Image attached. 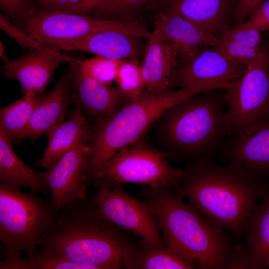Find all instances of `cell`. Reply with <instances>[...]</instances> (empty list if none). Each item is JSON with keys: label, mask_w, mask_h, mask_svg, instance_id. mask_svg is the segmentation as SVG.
Returning <instances> with one entry per match:
<instances>
[{"label": "cell", "mask_w": 269, "mask_h": 269, "mask_svg": "<svg viewBox=\"0 0 269 269\" xmlns=\"http://www.w3.org/2000/svg\"><path fill=\"white\" fill-rule=\"evenodd\" d=\"M37 254L91 265L99 269H130L138 249L119 226L85 197L58 210L43 233Z\"/></svg>", "instance_id": "obj_1"}, {"label": "cell", "mask_w": 269, "mask_h": 269, "mask_svg": "<svg viewBox=\"0 0 269 269\" xmlns=\"http://www.w3.org/2000/svg\"><path fill=\"white\" fill-rule=\"evenodd\" d=\"M172 187L207 220L237 238L245 236L257 201L265 193L257 178L211 158L189 163Z\"/></svg>", "instance_id": "obj_2"}, {"label": "cell", "mask_w": 269, "mask_h": 269, "mask_svg": "<svg viewBox=\"0 0 269 269\" xmlns=\"http://www.w3.org/2000/svg\"><path fill=\"white\" fill-rule=\"evenodd\" d=\"M140 195L151 205L166 249L202 269H230L241 247L225 229L186 203L172 186L143 187Z\"/></svg>", "instance_id": "obj_3"}, {"label": "cell", "mask_w": 269, "mask_h": 269, "mask_svg": "<svg viewBox=\"0 0 269 269\" xmlns=\"http://www.w3.org/2000/svg\"><path fill=\"white\" fill-rule=\"evenodd\" d=\"M220 89L188 97L162 115L163 142L173 159L211 158L222 149L229 134L224 91Z\"/></svg>", "instance_id": "obj_4"}, {"label": "cell", "mask_w": 269, "mask_h": 269, "mask_svg": "<svg viewBox=\"0 0 269 269\" xmlns=\"http://www.w3.org/2000/svg\"><path fill=\"white\" fill-rule=\"evenodd\" d=\"M199 89H144L109 117L99 121L91 136L89 175L93 180L119 151L141 140L152 124L180 101L201 93Z\"/></svg>", "instance_id": "obj_5"}, {"label": "cell", "mask_w": 269, "mask_h": 269, "mask_svg": "<svg viewBox=\"0 0 269 269\" xmlns=\"http://www.w3.org/2000/svg\"><path fill=\"white\" fill-rule=\"evenodd\" d=\"M58 210L52 200L30 190L27 193L0 186V240L3 245V265H12L36 253L44 232L55 221Z\"/></svg>", "instance_id": "obj_6"}, {"label": "cell", "mask_w": 269, "mask_h": 269, "mask_svg": "<svg viewBox=\"0 0 269 269\" xmlns=\"http://www.w3.org/2000/svg\"><path fill=\"white\" fill-rule=\"evenodd\" d=\"M269 46L262 43L245 73L224 89L229 135L247 131L269 116Z\"/></svg>", "instance_id": "obj_7"}, {"label": "cell", "mask_w": 269, "mask_h": 269, "mask_svg": "<svg viewBox=\"0 0 269 269\" xmlns=\"http://www.w3.org/2000/svg\"><path fill=\"white\" fill-rule=\"evenodd\" d=\"M14 25L42 45L106 30H116L148 38L145 26L136 21H113L77 14L49 13L30 7L13 21Z\"/></svg>", "instance_id": "obj_8"}, {"label": "cell", "mask_w": 269, "mask_h": 269, "mask_svg": "<svg viewBox=\"0 0 269 269\" xmlns=\"http://www.w3.org/2000/svg\"><path fill=\"white\" fill-rule=\"evenodd\" d=\"M182 172L183 169L169 163L167 153L140 140L116 153L94 182L96 186L101 183L122 186L128 183L154 188L173 186Z\"/></svg>", "instance_id": "obj_9"}, {"label": "cell", "mask_w": 269, "mask_h": 269, "mask_svg": "<svg viewBox=\"0 0 269 269\" xmlns=\"http://www.w3.org/2000/svg\"><path fill=\"white\" fill-rule=\"evenodd\" d=\"M97 187L93 200L107 220L131 230L143 244L165 248L154 212L146 200L130 196L121 185L101 183Z\"/></svg>", "instance_id": "obj_10"}, {"label": "cell", "mask_w": 269, "mask_h": 269, "mask_svg": "<svg viewBox=\"0 0 269 269\" xmlns=\"http://www.w3.org/2000/svg\"><path fill=\"white\" fill-rule=\"evenodd\" d=\"M210 47H202L189 59L179 61L170 86L203 92L225 89L245 73L247 66L232 63Z\"/></svg>", "instance_id": "obj_11"}, {"label": "cell", "mask_w": 269, "mask_h": 269, "mask_svg": "<svg viewBox=\"0 0 269 269\" xmlns=\"http://www.w3.org/2000/svg\"><path fill=\"white\" fill-rule=\"evenodd\" d=\"M90 147L80 139L50 168L39 171L51 195L56 209L86 197L89 179Z\"/></svg>", "instance_id": "obj_12"}, {"label": "cell", "mask_w": 269, "mask_h": 269, "mask_svg": "<svg viewBox=\"0 0 269 269\" xmlns=\"http://www.w3.org/2000/svg\"><path fill=\"white\" fill-rule=\"evenodd\" d=\"M223 149L228 164L257 179L259 174L269 172V116L247 131L230 135Z\"/></svg>", "instance_id": "obj_13"}, {"label": "cell", "mask_w": 269, "mask_h": 269, "mask_svg": "<svg viewBox=\"0 0 269 269\" xmlns=\"http://www.w3.org/2000/svg\"><path fill=\"white\" fill-rule=\"evenodd\" d=\"M32 50L17 60L8 59L4 61L1 70L6 78L19 82L24 95L32 93L41 96L59 65L63 62L70 63L77 59L47 46L42 49Z\"/></svg>", "instance_id": "obj_14"}, {"label": "cell", "mask_w": 269, "mask_h": 269, "mask_svg": "<svg viewBox=\"0 0 269 269\" xmlns=\"http://www.w3.org/2000/svg\"><path fill=\"white\" fill-rule=\"evenodd\" d=\"M155 16L166 42L176 52L179 61L191 58L200 48L216 46L218 37L202 30L176 11L157 8Z\"/></svg>", "instance_id": "obj_15"}, {"label": "cell", "mask_w": 269, "mask_h": 269, "mask_svg": "<svg viewBox=\"0 0 269 269\" xmlns=\"http://www.w3.org/2000/svg\"><path fill=\"white\" fill-rule=\"evenodd\" d=\"M148 6L171 9L217 37L233 18V0H153Z\"/></svg>", "instance_id": "obj_16"}, {"label": "cell", "mask_w": 269, "mask_h": 269, "mask_svg": "<svg viewBox=\"0 0 269 269\" xmlns=\"http://www.w3.org/2000/svg\"><path fill=\"white\" fill-rule=\"evenodd\" d=\"M137 36L116 30L93 33L47 46L56 51H80L113 60L136 59L140 51Z\"/></svg>", "instance_id": "obj_17"}, {"label": "cell", "mask_w": 269, "mask_h": 269, "mask_svg": "<svg viewBox=\"0 0 269 269\" xmlns=\"http://www.w3.org/2000/svg\"><path fill=\"white\" fill-rule=\"evenodd\" d=\"M179 61L177 53L164 39L159 25L154 20L140 66L145 89L152 92L168 90Z\"/></svg>", "instance_id": "obj_18"}, {"label": "cell", "mask_w": 269, "mask_h": 269, "mask_svg": "<svg viewBox=\"0 0 269 269\" xmlns=\"http://www.w3.org/2000/svg\"><path fill=\"white\" fill-rule=\"evenodd\" d=\"M74 82L70 70L46 95L42 96L23 134L22 138L34 140L48 134L64 122L69 105L75 99Z\"/></svg>", "instance_id": "obj_19"}, {"label": "cell", "mask_w": 269, "mask_h": 269, "mask_svg": "<svg viewBox=\"0 0 269 269\" xmlns=\"http://www.w3.org/2000/svg\"><path fill=\"white\" fill-rule=\"evenodd\" d=\"M80 60L70 65V72L83 108L99 121L109 117L123 106L125 98L109 84L102 83L88 76L81 69Z\"/></svg>", "instance_id": "obj_20"}, {"label": "cell", "mask_w": 269, "mask_h": 269, "mask_svg": "<svg viewBox=\"0 0 269 269\" xmlns=\"http://www.w3.org/2000/svg\"><path fill=\"white\" fill-rule=\"evenodd\" d=\"M255 206L246 233V245L241 247L230 269H261L269 257V192Z\"/></svg>", "instance_id": "obj_21"}, {"label": "cell", "mask_w": 269, "mask_h": 269, "mask_svg": "<svg viewBox=\"0 0 269 269\" xmlns=\"http://www.w3.org/2000/svg\"><path fill=\"white\" fill-rule=\"evenodd\" d=\"M0 186L19 190L25 186L43 194L50 193L44 179L27 166L13 150L10 141L0 130Z\"/></svg>", "instance_id": "obj_22"}, {"label": "cell", "mask_w": 269, "mask_h": 269, "mask_svg": "<svg viewBox=\"0 0 269 269\" xmlns=\"http://www.w3.org/2000/svg\"><path fill=\"white\" fill-rule=\"evenodd\" d=\"M82 109L81 101L77 99L68 120L48 134L47 146L35 167L50 168L78 140L86 139L88 131Z\"/></svg>", "instance_id": "obj_23"}, {"label": "cell", "mask_w": 269, "mask_h": 269, "mask_svg": "<svg viewBox=\"0 0 269 269\" xmlns=\"http://www.w3.org/2000/svg\"><path fill=\"white\" fill-rule=\"evenodd\" d=\"M262 35L244 22L225 30L214 48L232 63L246 66L257 56L262 44Z\"/></svg>", "instance_id": "obj_24"}, {"label": "cell", "mask_w": 269, "mask_h": 269, "mask_svg": "<svg viewBox=\"0 0 269 269\" xmlns=\"http://www.w3.org/2000/svg\"><path fill=\"white\" fill-rule=\"evenodd\" d=\"M41 97L27 93L20 99L0 109V130L10 142L22 138L24 132Z\"/></svg>", "instance_id": "obj_25"}, {"label": "cell", "mask_w": 269, "mask_h": 269, "mask_svg": "<svg viewBox=\"0 0 269 269\" xmlns=\"http://www.w3.org/2000/svg\"><path fill=\"white\" fill-rule=\"evenodd\" d=\"M132 269H192L194 264L173 254L166 248L138 244Z\"/></svg>", "instance_id": "obj_26"}, {"label": "cell", "mask_w": 269, "mask_h": 269, "mask_svg": "<svg viewBox=\"0 0 269 269\" xmlns=\"http://www.w3.org/2000/svg\"><path fill=\"white\" fill-rule=\"evenodd\" d=\"M153 0H105L89 16L103 20L133 21Z\"/></svg>", "instance_id": "obj_27"}, {"label": "cell", "mask_w": 269, "mask_h": 269, "mask_svg": "<svg viewBox=\"0 0 269 269\" xmlns=\"http://www.w3.org/2000/svg\"><path fill=\"white\" fill-rule=\"evenodd\" d=\"M116 81L119 91L129 101L138 97L145 88L140 66L136 59L122 60Z\"/></svg>", "instance_id": "obj_28"}, {"label": "cell", "mask_w": 269, "mask_h": 269, "mask_svg": "<svg viewBox=\"0 0 269 269\" xmlns=\"http://www.w3.org/2000/svg\"><path fill=\"white\" fill-rule=\"evenodd\" d=\"M123 60H113L97 56L81 61V70L92 78L110 84L116 80Z\"/></svg>", "instance_id": "obj_29"}, {"label": "cell", "mask_w": 269, "mask_h": 269, "mask_svg": "<svg viewBox=\"0 0 269 269\" xmlns=\"http://www.w3.org/2000/svg\"><path fill=\"white\" fill-rule=\"evenodd\" d=\"M27 259L30 269H99L97 267L91 265L42 256L37 253Z\"/></svg>", "instance_id": "obj_30"}, {"label": "cell", "mask_w": 269, "mask_h": 269, "mask_svg": "<svg viewBox=\"0 0 269 269\" xmlns=\"http://www.w3.org/2000/svg\"><path fill=\"white\" fill-rule=\"evenodd\" d=\"M82 0H29L30 6L49 13L77 14Z\"/></svg>", "instance_id": "obj_31"}, {"label": "cell", "mask_w": 269, "mask_h": 269, "mask_svg": "<svg viewBox=\"0 0 269 269\" xmlns=\"http://www.w3.org/2000/svg\"><path fill=\"white\" fill-rule=\"evenodd\" d=\"M263 34L269 31V0L263 2L245 22Z\"/></svg>", "instance_id": "obj_32"}, {"label": "cell", "mask_w": 269, "mask_h": 269, "mask_svg": "<svg viewBox=\"0 0 269 269\" xmlns=\"http://www.w3.org/2000/svg\"><path fill=\"white\" fill-rule=\"evenodd\" d=\"M266 0H233V18L236 25L245 22L247 18Z\"/></svg>", "instance_id": "obj_33"}, {"label": "cell", "mask_w": 269, "mask_h": 269, "mask_svg": "<svg viewBox=\"0 0 269 269\" xmlns=\"http://www.w3.org/2000/svg\"><path fill=\"white\" fill-rule=\"evenodd\" d=\"M30 7L29 0H0L1 10L13 21L23 15Z\"/></svg>", "instance_id": "obj_34"}, {"label": "cell", "mask_w": 269, "mask_h": 269, "mask_svg": "<svg viewBox=\"0 0 269 269\" xmlns=\"http://www.w3.org/2000/svg\"><path fill=\"white\" fill-rule=\"evenodd\" d=\"M105 0H82L77 14L89 15Z\"/></svg>", "instance_id": "obj_35"}, {"label": "cell", "mask_w": 269, "mask_h": 269, "mask_svg": "<svg viewBox=\"0 0 269 269\" xmlns=\"http://www.w3.org/2000/svg\"><path fill=\"white\" fill-rule=\"evenodd\" d=\"M264 268H269V257L264 261L262 265L261 269Z\"/></svg>", "instance_id": "obj_36"}, {"label": "cell", "mask_w": 269, "mask_h": 269, "mask_svg": "<svg viewBox=\"0 0 269 269\" xmlns=\"http://www.w3.org/2000/svg\"></svg>", "instance_id": "obj_37"}]
</instances>
